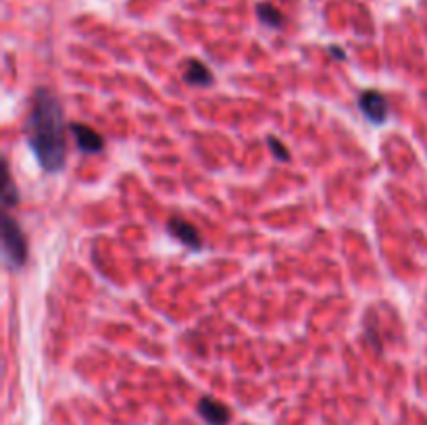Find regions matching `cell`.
Returning <instances> with one entry per match:
<instances>
[{"label": "cell", "instance_id": "6da1fadb", "mask_svg": "<svg viewBox=\"0 0 427 425\" xmlns=\"http://www.w3.org/2000/svg\"><path fill=\"white\" fill-rule=\"evenodd\" d=\"M27 138L44 171L48 173L63 171L67 157L65 117L59 98L46 88H38L33 92V105L27 119Z\"/></svg>", "mask_w": 427, "mask_h": 425}, {"label": "cell", "instance_id": "7a4b0ae2", "mask_svg": "<svg viewBox=\"0 0 427 425\" xmlns=\"http://www.w3.org/2000/svg\"><path fill=\"white\" fill-rule=\"evenodd\" d=\"M2 250L10 267H23L27 261V240L19 223L4 212L2 217Z\"/></svg>", "mask_w": 427, "mask_h": 425}, {"label": "cell", "instance_id": "3957f363", "mask_svg": "<svg viewBox=\"0 0 427 425\" xmlns=\"http://www.w3.org/2000/svg\"><path fill=\"white\" fill-rule=\"evenodd\" d=\"M359 109L373 125H382L388 119V100L378 90H365L359 96Z\"/></svg>", "mask_w": 427, "mask_h": 425}, {"label": "cell", "instance_id": "277c9868", "mask_svg": "<svg viewBox=\"0 0 427 425\" xmlns=\"http://www.w3.org/2000/svg\"><path fill=\"white\" fill-rule=\"evenodd\" d=\"M167 231H169L176 240H180L184 246H188V248H192V250L203 248V238H201L199 229H196L190 221H186V219H182V217H171V219L167 221Z\"/></svg>", "mask_w": 427, "mask_h": 425}, {"label": "cell", "instance_id": "5b68a950", "mask_svg": "<svg viewBox=\"0 0 427 425\" xmlns=\"http://www.w3.org/2000/svg\"><path fill=\"white\" fill-rule=\"evenodd\" d=\"M71 132H73V138H75V142H77V146H79L81 153H86V155H96V153L102 150L104 140H102V136L96 134L92 128L81 125V123H71Z\"/></svg>", "mask_w": 427, "mask_h": 425}, {"label": "cell", "instance_id": "8992f818", "mask_svg": "<svg viewBox=\"0 0 427 425\" xmlns=\"http://www.w3.org/2000/svg\"><path fill=\"white\" fill-rule=\"evenodd\" d=\"M199 413H201V417L209 425H229V422H231L229 409H227L223 403L211 399V396L201 399V403H199Z\"/></svg>", "mask_w": 427, "mask_h": 425}, {"label": "cell", "instance_id": "52a82bcc", "mask_svg": "<svg viewBox=\"0 0 427 425\" xmlns=\"http://www.w3.org/2000/svg\"><path fill=\"white\" fill-rule=\"evenodd\" d=\"M184 82L190 86H211L213 84V71L196 59H190L186 63V71H184Z\"/></svg>", "mask_w": 427, "mask_h": 425}, {"label": "cell", "instance_id": "ba28073f", "mask_svg": "<svg viewBox=\"0 0 427 425\" xmlns=\"http://www.w3.org/2000/svg\"><path fill=\"white\" fill-rule=\"evenodd\" d=\"M256 15H258V19H261L267 27L279 29V27L284 25V15L279 13V8H275V6L269 4V2H258V4H256Z\"/></svg>", "mask_w": 427, "mask_h": 425}, {"label": "cell", "instance_id": "9c48e42d", "mask_svg": "<svg viewBox=\"0 0 427 425\" xmlns=\"http://www.w3.org/2000/svg\"><path fill=\"white\" fill-rule=\"evenodd\" d=\"M19 201V194H17V188L10 180V173H8V167H4V192H2V203H4V209H10L15 207Z\"/></svg>", "mask_w": 427, "mask_h": 425}, {"label": "cell", "instance_id": "30bf717a", "mask_svg": "<svg viewBox=\"0 0 427 425\" xmlns=\"http://www.w3.org/2000/svg\"><path fill=\"white\" fill-rule=\"evenodd\" d=\"M267 144H269V148H271V153L275 155V159H279V161H288L290 159V153H288V148L277 140V138H273V136H267Z\"/></svg>", "mask_w": 427, "mask_h": 425}, {"label": "cell", "instance_id": "8fae6325", "mask_svg": "<svg viewBox=\"0 0 427 425\" xmlns=\"http://www.w3.org/2000/svg\"><path fill=\"white\" fill-rule=\"evenodd\" d=\"M329 52H332L336 59H340V61H344V59H346V52H344V50H340V48H336V46H332V48H329Z\"/></svg>", "mask_w": 427, "mask_h": 425}]
</instances>
